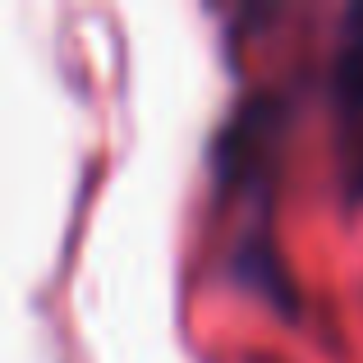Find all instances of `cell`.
Listing matches in <instances>:
<instances>
[{
  "mask_svg": "<svg viewBox=\"0 0 363 363\" xmlns=\"http://www.w3.org/2000/svg\"><path fill=\"white\" fill-rule=\"evenodd\" d=\"M331 92L345 116H363V0L345 9L331 46Z\"/></svg>",
  "mask_w": 363,
  "mask_h": 363,
  "instance_id": "7a4b0ae2",
  "label": "cell"
},
{
  "mask_svg": "<svg viewBox=\"0 0 363 363\" xmlns=\"http://www.w3.org/2000/svg\"><path fill=\"white\" fill-rule=\"evenodd\" d=\"M285 101L276 92H257L248 97L225 129L216 133V184L225 194H267L272 189V170L281 157V138H285Z\"/></svg>",
  "mask_w": 363,
  "mask_h": 363,
  "instance_id": "6da1fadb",
  "label": "cell"
}]
</instances>
